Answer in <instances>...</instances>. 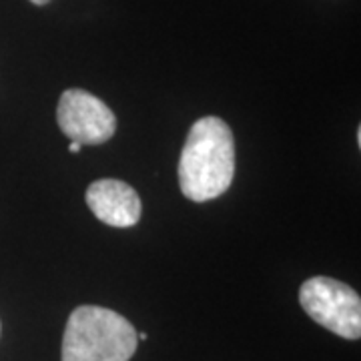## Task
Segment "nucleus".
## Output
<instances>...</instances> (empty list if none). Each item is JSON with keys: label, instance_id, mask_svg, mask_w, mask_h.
Listing matches in <instances>:
<instances>
[{"label": "nucleus", "instance_id": "f257e3e1", "mask_svg": "<svg viewBox=\"0 0 361 361\" xmlns=\"http://www.w3.org/2000/svg\"><path fill=\"white\" fill-rule=\"evenodd\" d=\"M179 185L195 203L217 199L235 177V137L219 116H203L195 123L179 159Z\"/></svg>", "mask_w": 361, "mask_h": 361}, {"label": "nucleus", "instance_id": "f03ea898", "mask_svg": "<svg viewBox=\"0 0 361 361\" xmlns=\"http://www.w3.org/2000/svg\"><path fill=\"white\" fill-rule=\"evenodd\" d=\"M139 337L129 319L99 305H80L71 313L63 336V361H129Z\"/></svg>", "mask_w": 361, "mask_h": 361}, {"label": "nucleus", "instance_id": "7ed1b4c3", "mask_svg": "<svg viewBox=\"0 0 361 361\" xmlns=\"http://www.w3.org/2000/svg\"><path fill=\"white\" fill-rule=\"evenodd\" d=\"M299 303L315 323L343 339L361 337V299L349 285L331 277H311L299 289Z\"/></svg>", "mask_w": 361, "mask_h": 361}, {"label": "nucleus", "instance_id": "20e7f679", "mask_svg": "<svg viewBox=\"0 0 361 361\" xmlns=\"http://www.w3.org/2000/svg\"><path fill=\"white\" fill-rule=\"evenodd\" d=\"M56 121L63 135L78 145H103L116 133L115 113L82 89H68L61 94Z\"/></svg>", "mask_w": 361, "mask_h": 361}, {"label": "nucleus", "instance_id": "39448f33", "mask_svg": "<svg viewBox=\"0 0 361 361\" xmlns=\"http://www.w3.org/2000/svg\"><path fill=\"white\" fill-rule=\"evenodd\" d=\"M85 199H87V205L92 211V215L104 225L127 229V227L137 225L141 219V197L125 180H94L87 189Z\"/></svg>", "mask_w": 361, "mask_h": 361}, {"label": "nucleus", "instance_id": "423d86ee", "mask_svg": "<svg viewBox=\"0 0 361 361\" xmlns=\"http://www.w3.org/2000/svg\"><path fill=\"white\" fill-rule=\"evenodd\" d=\"M80 147H82V145L71 141V145H68V151H71V153H78V151H80Z\"/></svg>", "mask_w": 361, "mask_h": 361}, {"label": "nucleus", "instance_id": "0eeeda50", "mask_svg": "<svg viewBox=\"0 0 361 361\" xmlns=\"http://www.w3.org/2000/svg\"><path fill=\"white\" fill-rule=\"evenodd\" d=\"M32 4H37V6H44V4H49L51 0H30Z\"/></svg>", "mask_w": 361, "mask_h": 361}]
</instances>
